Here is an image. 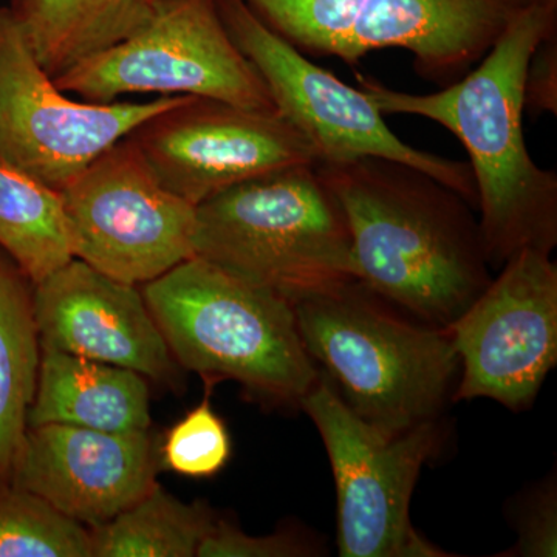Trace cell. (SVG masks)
<instances>
[{"label": "cell", "instance_id": "cell-1", "mask_svg": "<svg viewBox=\"0 0 557 557\" xmlns=\"http://www.w3.org/2000/svg\"><path fill=\"white\" fill-rule=\"evenodd\" d=\"M556 30V2L539 0L509 25L478 67L432 94L388 89L358 76L384 115L434 121L469 153L480 231L491 269L522 249L552 252L557 244V175L531 159L525 129V81L542 39Z\"/></svg>", "mask_w": 557, "mask_h": 557}, {"label": "cell", "instance_id": "cell-2", "mask_svg": "<svg viewBox=\"0 0 557 557\" xmlns=\"http://www.w3.org/2000/svg\"><path fill=\"white\" fill-rule=\"evenodd\" d=\"M346 214L357 278L418 321L448 329L490 284L465 197L399 161L317 164Z\"/></svg>", "mask_w": 557, "mask_h": 557}, {"label": "cell", "instance_id": "cell-3", "mask_svg": "<svg viewBox=\"0 0 557 557\" xmlns=\"http://www.w3.org/2000/svg\"><path fill=\"white\" fill-rule=\"evenodd\" d=\"M307 354L387 437L438 420L460 370L448 329L410 321L359 281L293 302Z\"/></svg>", "mask_w": 557, "mask_h": 557}, {"label": "cell", "instance_id": "cell-4", "mask_svg": "<svg viewBox=\"0 0 557 557\" xmlns=\"http://www.w3.org/2000/svg\"><path fill=\"white\" fill-rule=\"evenodd\" d=\"M141 292L174 361L209 384L236 381L262 401L298 408L317 384L318 366L284 296L197 256Z\"/></svg>", "mask_w": 557, "mask_h": 557}, {"label": "cell", "instance_id": "cell-5", "mask_svg": "<svg viewBox=\"0 0 557 557\" xmlns=\"http://www.w3.org/2000/svg\"><path fill=\"white\" fill-rule=\"evenodd\" d=\"M194 255L289 302L358 281L344 209L317 164L223 190L196 208Z\"/></svg>", "mask_w": 557, "mask_h": 557}, {"label": "cell", "instance_id": "cell-6", "mask_svg": "<svg viewBox=\"0 0 557 557\" xmlns=\"http://www.w3.org/2000/svg\"><path fill=\"white\" fill-rule=\"evenodd\" d=\"M539 0H244L270 30L306 57L355 67L376 50L412 57L440 89L478 65ZM556 2V0H552Z\"/></svg>", "mask_w": 557, "mask_h": 557}, {"label": "cell", "instance_id": "cell-7", "mask_svg": "<svg viewBox=\"0 0 557 557\" xmlns=\"http://www.w3.org/2000/svg\"><path fill=\"white\" fill-rule=\"evenodd\" d=\"M54 83L89 102L157 94L276 112L262 76L231 39L218 0H156L145 27L73 65Z\"/></svg>", "mask_w": 557, "mask_h": 557}, {"label": "cell", "instance_id": "cell-8", "mask_svg": "<svg viewBox=\"0 0 557 557\" xmlns=\"http://www.w3.org/2000/svg\"><path fill=\"white\" fill-rule=\"evenodd\" d=\"M231 39L262 76L278 115L309 141L318 164L376 157L428 172L475 207L478 190L467 161L449 160L403 141L364 90L343 83L270 30L244 0H218Z\"/></svg>", "mask_w": 557, "mask_h": 557}, {"label": "cell", "instance_id": "cell-9", "mask_svg": "<svg viewBox=\"0 0 557 557\" xmlns=\"http://www.w3.org/2000/svg\"><path fill=\"white\" fill-rule=\"evenodd\" d=\"M299 408L321 434L338 497L343 557H446L410 522L421 469L440 450L438 420L387 437L354 412L324 372Z\"/></svg>", "mask_w": 557, "mask_h": 557}, {"label": "cell", "instance_id": "cell-10", "mask_svg": "<svg viewBox=\"0 0 557 557\" xmlns=\"http://www.w3.org/2000/svg\"><path fill=\"white\" fill-rule=\"evenodd\" d=\"M60 196L73 258L115 281L139 287L196 256L197 207L161 185L129 135Z\"/></svg>", "mask_w": 557, "mask_h": 557}, {"label": "cell", "instance_id": "cell-11", "mask_svg": "<svg viewBox=\"0 0 557 557\" xmlns=\"http://www.w3.org/2000/svg\"><path fill=\"white\" fill-rule=\"evenodd\" d=\"M183 97L73 100L40 64L9 5L0 7V163L60 190L138 124Z\"/></svg>", "mask_w": 557, "mask_h": 557}, {"label": "cell", "instance_id": "cell-12", "mask_svg": "<svg viewBox=\"0 0 557 557\" xmlns=\"http://www.w3.org/2000/svg\"><path fill=\"white\" fill-rule=\"evenodd\" d=\"M449 325L461 376L453 401L490 398L530 408L557 362V267L522 249Z\"/></svg>", "mask_w": 557, "mask_h": 557}, {"label": "cell", "instance_id": "cell-13", "mask_svg": "<svg viewBox=\"0 0 557 557\" xmlns=\"http://www.w3.org/2000/svg\"><path fill=\"white\" fill-rule=\"evenodd\" d=\"M129 137L161 185L194 207L249 180L318 164L309 141L277 112L212 98L183 97Z\"/></svg>", "mask_w": 557, "mask_h": 557}, {"label": "cell", "instance_id": "cell-14", "mask_svg": "<svg viewBox=\"0 0 557 557\" xmlns=\"http://www.w3.org/2000/svg\"><path fill=\"white\" fill-rule=\"evenodd\" d=\"M157 472L159 454L149 431L42 424L25 431L9 480L91 530L145 496Z\"/></svg>", "mask_w": 557, "mask_h": 557}, {"label": "cell", "instance_id": "cell-15", "mask_svg": "<svg viewBox=\"0 0 557 557\" xmlns=\"http://www.w3.org/2000/svg\"><path fill=\"white\" fill-rule=\"evenodd\" d=\"M40 350L62 351L135 370L170 383V347L137 285L124 284L79 259L35 284Z\"/></svg>", "mask_w": 557, "mask_h": 557}, {"label": "cell", "instance_id": "cell-16", "mask_svg": "<svg viewBox=\"0 0 557 557\" xmlns=\"http://www.w3.org/2000/svg\"><path fill=\"white\" fill-rule=\"evenodd\" d=\"M148 381L135 370L42 350L27 428L69 424L101 432L149 431Z\"/></svg>", "mask_w": 557, "mask_h": 557}, {"label": "cell", "instance_id": "cell-17", "mask_svg": "<svg viewBox=\"0 0 557 557\" xmlns=\"http://www.w3.org/2000/svg\"><path fill=\"white\" fill-rule=\"evenodd\" d=\"M10 10L53 78L148 24L156 0H10Z\"/></svg>", "mask_w": 557, "mask_h": 557}, {"label": "cell", "instance_id": "cell-18", "mask_svg": "<svg viewBox=\"0 0 557 557\" xmlns=\"http://www.w3.org/2000/svg\"><path fill=\"white\" fill-rule=\"evenodd\" d=\"M35 282L0 248V482L9 480L27 431L40 350Z\"/></svg>", "mask_w": 557, "mask_h": 557}, {"label": "cell", "instance_id": "cell-19", "mask_svg": "<svg viewBox=\"0 0 557 557\" xmlns=\"http://www.w3.org/2000/svg\"><path fill=\"white\" fill-rule=\"evenodd\" d=\"M215 522L207 504H185L157 482L116 518L91 528V557H194Z\"/></svg>", "mask_w": 557, "mask_h": 557}, {"label": "cell", "instance_id": "cell-20", "mask_svg": "<svg viewBox=\"0 0 557 557\" xmlns=\"http://www.w3.org/2000/svg\"><path fill=\"white\" fill-rule=\"evenodd\" d=\"M0 248L35 284L73 259L60 193L3 163Z\"/></svg>", "mask_w": 557, "mask_h": 557}, {"label": "cell", "instance_id": "cell-21", "mask_svg": "<svg viewBox=\"0 0 557 557\" xmlns=\"http://www.w3.org/2000/svg\"><path fill=\"white\" fill-rule=\"evenodd\" d=\"M0 557H91L90 530L30 491L2 480Z\"/></svg>", "mask_w": 557, "mask_h": 557}, {"label": "cell", "instance_id": "cell-22", "mask_svg": "<svg viewBox=\"0 0 557 557\" xmlns=\"http://www.w3.org/2000/svg\"><path fill=\"white\" fill-rule=\"evenodd\" d=\"M161 457L164 467L190 479L214 478L226 467L231 457L228 429L208 398L166 432Z\"/></svg>", "mask_w": 557, "mask_h": 557}, {"label": "cell", "instance_id": "cell-23", "mask_svg": "<svg viewBox=\"0 0 557 557\" xmlns=\"http://www.w3.org/2000/svg\"><path fill=\"white\" fill-rule=\"evenodd\" d=\"M317 541L304 531H277L267 536H249L233 523L218 519L201 542L199 557H309L321 555Z\"/></svg>", "mask_w": 557, "mask_h": 557}, {"label": "cell", "instance_id": "cell-24", "mask_svg": "<svg viewBox=\"0 0 557 557\" xmlns=\"http://www.w3.org/2000/svg\"><path fill=\"white\" fill-rule=\"evenodd\" d=\"M519 541L498 556H557V487L555 480L541 483L523 498L518 509Z\"/></svg>", "mask_w": 557, "mask_h": 557}, {"label": "cell", "instance_id": "cell-25", "mask_svg": "<svg viewBox=\"0 0 557 557\" xmlns=\"http://www.w3.org/2000/svg\"><path fill=\"white\" fill-rule=\"evenodd\" d=\"M525 109L534 113H557V42L556 30L539 44L525 81Z\"/></svg>", "mask_w": 557, "mask_h": 557}]
</instances>
